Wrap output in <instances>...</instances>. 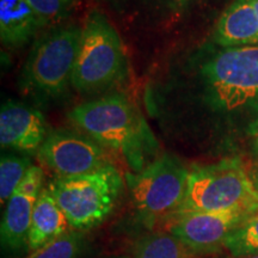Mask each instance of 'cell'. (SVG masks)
Returning a JSON list of instances; mask_svg holds the SVG:
<instances>
[{
  "label": "cell",
  "mask_w": 258,
  "mask_h": 258,
  "mask_svg": "<svg viewBox=\"0 0 258 258\" xmlns=\"http://www.w3.org/2000/svg\"><path fill=\"white\" fill-rule=\"evenodd\" d=\"M69 120L84 134L122 158L131 172H140L158 158L157 138L140 109L120 92L76 105Z\"/></svg>",
  "instance_id": "1"
},
{
  "label": "cell",
  "mask_w": 258,
  "mask_h": 258,
  "mask_svg": "<svg viewBox=\"0 0 258 258\" xmlns=\"http://www.w3.org/2000/svg\"><path fill=\"white\" fill-rule=\"evenodd\" d=\"M128 73V59L117 29L102 10H90L82 25L72 89L96 98L120 88Z\"/></svg>",
  "instance_id": "2"
},
{
  "label": "cell",
  "mask_w": 258,
  "mask_h": 258,
  "mask_svg": "<svg viewBox=\"0 0 258 258\" xmlns=\"http://www.w3.org/2000/svg\"><path fill=\"white\" fill-rule=\"evenodd\" d=\"M80 36L82 27L76 24L57 25L42 32L19 73L22 95L38 105L62 99L72 88Z\"/></svg>",
  "instance_id": "3"
},
{
  "label": "cell",
  "mask_w": 258,
  "mask_h": 258,
  "mask_svg": "<svg viewBox=\"0 0 258 258\" xmlns=\"http://www.w3.org/2000/svg\"><path fill=\"white\" fill-rule=\"evenodd\" d=\"M124 180L111 163L84 175L55 176L47 188L62 209L71 228L86 233L112 214L123 191Z\"/></svg>",
  "instance_id": "4"
},
{
  "label": "cell",
  "mask_w": 258,
  "mask_h": 258,
  "mask_svg": "<svg viewBox=\"0 0 258 258\" xmlns=\"http://www.w3.org/2000/svg\"><path fill=\"white\" fill-rule=\"evenodd\" d=\"M256 209L258 194L243 161L233 157L190 167L185 198L175 215Z\"/></svg>",
  "instance_id": "5"
},
{
  "label": "cell",
  "mask_w": 258,
  "mask_h": 258,
  "mask_svg": "<svg viewBox=\"0 0 258 258\" xmlns=\"http://www.w3.org/2000/svg\"><path fill=\"white\" fill-rule=\"evenodd\" d=\"M190 169L175 154L164 153L143 171L125 173L134 217L148 227L170 220L185 198Z\"/></svg>",
  "instance_id": "6"
},
{
  "label": "cell",
  "mask_w": 258,
  "mask_h": 258,
  "mask_svg": "<svg viewBox=\"0 0 258 258\" xmlns=\"http://www.w3.org/2000/svg\"><path fill=\"white\" fill-rule=\"evenodd\" d=\"M36 157L57 177L84 175L111 164L101 145L69 129L50 131Z\"/></svg>",
  "instance_id": "7"
},
{
  "label": "cell",
  "mask_w": 258,
  "mask_h": 258,
  "mask_svg": "<svg viewBox=\"0 0 258 258\" xmlns=\"http://www.w3.org/2000/svg\"><path fill=\"white\" fill-rule=\"evenodd\" d=\"M254 211L194 212L175 215L166 222L167 232L194 256L215 253L225 247L231 232Z\"/></svg>",
  "instance_id": "8"
},
{
  "label": "cell",
  "mask_w": 258,
  "mask_h": 258,
  "mask_svg": "<svg viewBox=\"0 0 258 258\" xmlns=\"http://www.w3.org/2000/svg\"><path fill=\"white\" fill-rule=\"evenodd\" d=\"M44 173L41 166L32 165L23 182L6 202L0 226L2 249L9 254L29 253V232L38 196L43 189Z\"/></svg>",
  "instance_id": "9"
},
{
  "label": "cell",
  "mask_w": 258,
  "mask_h": 258,
  "mask_svg": "<svg viewBox=\"0 0 258 258\" xmlns=\"http://www.w3.org/2000/svg\"><path fill=\"white\" fill-rule=\"evenodd\" d=\"M124 28L161 31L175 28L200 0H99Z\"/></svg>",
  "instance_id": "10"
},
{
  "label": "cell",
  "mask_w": 258,
  "mask_h": 258,
  "mask_svg": "<svg viewBox=\"0 0 258 258\" xmlns=\"http://www.w3.org/2000/svg\"><path fill=\"white\" fill-rule=\"evenodd\" d=\"M50 129L41 111L16 101H6L0 109V145L3 150L24 156L37 154Z\"/></svg>",
  "instance_id": "11"
},
{
  "label": "cell",
  "mask_w": 258,
  "mask_h": 258,
  "mask_svg": "<svg viewBox=\"0 0 258 258\" xmlns=\"http://www.w3.org/2000/svg\"><path fill=\"white\" fill-rule=\"evenodd\" d=\"M212 43L222 48L258 44V16L253 0H233L215 24Z\"/></svg>",
  "instance_id": "12"
},
{
  "label": "cell",
  "mask_w": 258,
  "mask_h": 258,
  "mask_svg": "<svg viewBox=\"0 0 258 258\" xmlns=\"http://www.w3.org/2000/svg\"><path fill=\"white\" fill-rule=\"evenodd\" d=\"M46 28L28 0H0V40L5 48L22 49Z\"/></svg>",
  "instance_id": "13"
},
{
  "label": "cell",
  "mask_w": 258,
  "mask_h": 258,
  "mask_svg": "<svg viewBox=\"0 0 258 258\" xmlns=\"http://www.w3.org/2000/svg\"><path fill=\"white\" fill-rule=\"evenodd\" d=\"M71 226L47 186L42 189L32 213L29 232V252L44 246L69 232Z\"/></svg>",
  "instance_id": "14"
},
{
  "label": "cell",
  "mask_w": 258,
  "mask_h": 258,
  "mask_svg": "<svg viewBox=\"0 0 258 258\" xmlns=\"http://www.w3.org/2000/svg\"><path fill=\"white\" fill-rule=\"evenodd\" d=\"M195 256L167 231H153L135 244L131 258H194Z\"/></svg>",
  "instance_id": "15"
},
{
  "label": "cell",
  "mask_w": 258,
  "mask_h": 258,
  "mask_svg": "<svg viewBox=\"0 0 258 258\" xmlns=\"http://www.w3.org/2000/svg\"><path fill=\"white\" fill-rule=\"evenodd\" d=\"M32 163L29 156L6 151L2 154L0 159V200L2 205H6L29 170L31 169Z\"/></svg>",
  "instance_id": "16"
},
{
  "label": "cell",
  "mask_w": 258,
  "mask_h": 258,
  "mask_svg": "<svg viewBox=\"0 0 258 258\" xmlns=\"http://www.w3.org/2000/svg\"><path fill=\"white\" fill-rule=\"evenodd\" d=\"M88 246L86 233L70 230L40 249L22 258H80Z\"/></svg>",
  "instance_id": "17"
},
{
  "label": "cell",
  "mask_w": 258,
  "mask_h": 258,
  "mask_svg": "<svg viewBox=\"0 0 258 258\" xmlns=\"http://www.w3.org/2000/svg\"><path fill=\"white\" fill-rule=\"evenodd\" d=\"M225 249L232 257L258 254V209L247 215L226 239Z\"/></svg>",
  "instance_id": "18"
},
{
  "label": "cell",
  "mask_w": 258,
  "mask_h": 258,
  "mask_svg": "<svg viewBox=\"0 0 258 258\" xmlns=\"http://www.w3.org/2000/svg\"><path fill=\"white\" fill-rule=\"evenodd\" d=\"M32 9L37 12L47 28L57 27L64 24L80 0H28Z\"/></svg>",
  "instance_id": "19"
},
{
  "label": "cell",
  "mask_w": 258,
  "mask_h": 258,
  "mask_svg": "<svg viewBox=\"0 0 258 258\" xmlns=\"http://www.w3.org/2000/svg\"><path fill=\"white\" fill-rule=\"evenodd\" d=\"M247 173H249L250 180L251 183H252L253 189L256 190V192L258 194V161L257 163H254L253 165L247 170Z\"/></svg>",
  "instance_id": "20"
},
{
  "label": "cell",
  "mask_w": 258,
  "mask_h": 258,
  "mask_svg": "<svg viewBox=\"0 0 258 258\" xmlns=\"http://www.w3.org/2000/svg\"><path fill=\"white\" fill-rule=\"evenodd\" d=\"M252 150H253L254 154H257L258 156V132L254 134V137L252 138Z\"/></svg>",
  "instance_id": "21"
},
{
  "label": "cell",
  "mask_w": 258,
  "mask_h": 258,
  "mask_svg": "<svg viewBox=\"0 0 258 258\" xmlns=\"http://www.w3.org/2000/svg\"><path fill=\"white\" fill-rule=\"evenodd\" d=\"M228 258H258V254H256V256H245V257H228Z\"/></svg>",
  "instance_id": "22"
},
{
  "label": "cell",
  "mask_w": 258,
  "mask_h": 258,
  "mask_svg": "<svg viewBox=\"0 0 258 258\" xmlns=\"http://www.w3.org/2000/svg\"><path fill=\"white\" fill-rule=\"evenodd\" d=\"M253 4H254V9H256V12L258 16V0H253Z\"/></svg>",
  "instance_id": "23"
},
{
  "label": "cell",
  "mask_w": 258,
  "mask_h": 258,
  "mask_svg": "<svg viewBox=\"0 0 258 258\" xmlns=\"http://www.w3.org/2000/svg\"><path fill=\"white\" fill-rule=\"evenodd\" d=\"M110 258H131V257H125V256H115V257H110Z\"/></svg>",
  "instance_id": "24"
}]
</instances>
